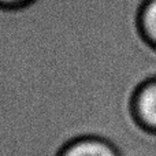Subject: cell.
<instances>
[{"label": "cell", "mask_w": 156, "mask_h": 156, "mask_svg": "<svg viewBox=\"0 0 156 156\" xmlns=\"http://www.w3.org/2000/svg\"><path fill=\"white\" fill-rule=\"evenodd\" d=\"M133 111L138 125L149 134L156 136V80L140 88L133 101Z\"/></svg>", "instance_id": "cell-1"}, {"label": "cell", "mask_w": 156, "mask_h": 156, "mask_svg": "<svg viewBox=\"0 0 156 156\" xmlns=\"http://www.w3.org/2000/svg\"><path fill=\"white\" fill-rule=\"evenodd\" d=\"M59 156H122L112 143L101 137L86 136L71 141Z\"/></svg>", "instance_id": "cell-2"}, {"label": "cell", "mask_w": 156, "mask_h": 156, "mask_svg": "<svg viewBox=\"0 0 156 156\" xmlns=\"http://www.w3.org/2000/svg\"><path fill=\"white\" fill-rule=\"evenodd\" d=\"M141 27L145 37L156 47V0H149L141 12Z\"/></svg>", "instance_id": "cell-3"}, {"label": "cell", "mask_w": 156, "mask_h": 156, "mask_svg": "<svg viewBox=\"0 0 156 156\" xmlns=\"http://www.w3.org/2000/svg\"><path fill=\"white\" fill-rule=\"evenodd\" d=\"M27 3H33L34 0H0V7L8 8V10H18V8L26 7Z\"/></svg>", "instance_id": "cell-4"}]
</instances>
